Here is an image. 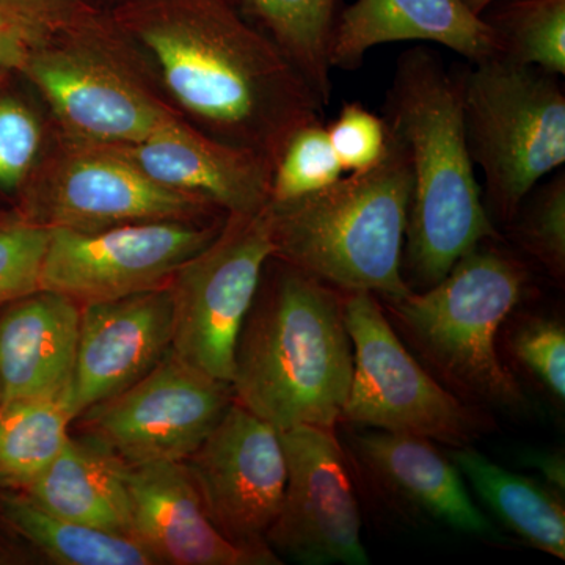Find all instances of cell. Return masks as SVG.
<instances>
[{
    "label": "cell",
    "instance_id": "cell-1",
    "mask_svg": "<svg viewBox=\"0 0 565 565\" xmlns=\"http://www.w3.org/2000/svg\"><path fill=\"white\" fill-rule=\"evenodd\" d=\"M114 18L151 52L185 110L273 169L297 129L323 120L302 74L237 0H125Z\"/></svg>",
    "mask_w": 565,
    "mask_h": 565
},
{
    "label": "cell",
    "instance_id": "cell-2",
    "mask_svg": "<svg viewBox=\"0 0 565 565\" xmlns=\"http://www.w3.org/2000/svg\"><path fill=\"white\" fill-rule=\"evenodd\" d=\"M384 118L411 167L403 275L412 291L444 280L457 259L500 234L482 202L465 140L457 71L429 47L405 51L386 92Z\"/></svg>",
    "mask_w": 565,
    "mask_h": 565
},
{
    "label": "cell",
    "instance_id": "cell-3",
    "mask_svg": "<svg viewBox=\"0 0 565 565\" xmlns=\"http://www.w3.org/2000/svg\"><path fill=\"white\" fill-rule=\"evenodd\" d=\"M344 297L273 256L237 337L234 401L278 430L334 429L353 374Z\"/></svg>",
    "mask_w": 565,
    "mask_h": 565
},
{
    "label": "cell",
    "instance_id": "cell-4",
    "mask_svg": "<svg viewBox=\"0 0 565 565\" xmlns=\"http://www.w3.org/2000/svg\"><path fill=\"white\" fill-rule=\"evenodd\" d=\"M411 192L407 154L390 132L374 169L292 202H269L274 258L343 292L404 299L412 292L403 275Z\"/></svg>",
    "mask_w": 565,
    "mask_h": 565
},
{
    "label": "cell",
    "instance_id": "cell-5",
    "mask_svg": "<svg viewBox=\"0 0 565 565\" xmlns=\"http://www.w3.org/2000/svg\"><path fill=\"white\" fill-rule=\"evenodd\" d=\"M500 239V237H498ZM486 239L457 259L444 280L385 302L392 326L452 393L481 407L523 414L522 385L498 353L504 322L530 281L525 264Z\"/></svg>",
    "mask_w": 565,
    "mask_h": 565
},
{
    "label": "cell",
    "instance_id": "cell-6",
    "mask_svg": "<svg viewBox=\"0 0 565 565\" xmlns=\"http://www.w3.org/2000/svg\"><path fill=\"white\" fill-rule=\"evenodd\" d=\"M457 77L487 215L508 225L537 182L565 163L564 87L555 74L501 57L468 63Z\"/></svg>",
    "mask_w": 565,
    "mask_h": 565
},
{
    "label": "cell",
    "instance_id": "cell-7",
    "mask_svg": "<svg viewBox=\"0 0 565 565\" xmlns=\"http://www.w3.org/2000/svg\"><path fill=\"white\" fill-rule=\"evenodd\" d=\"M353 348L351 390L341 422L429 438L449 448L471 446L490 419L441 385L408 351L371 292H345Z\"/></svg>",
    "mask_w": 565,
    "mask_h": 565
},
{
    "label": "cell",
    "instance_id": "cell-8",
    "mask_svg": "<svg viewBox=\"0 0 565 565\" xmlns=\"http://www.w3.org/2000/svg\"><path fill=\"white\" fill-rule=\"evenodd\" d=\"M273 256L267 204L226 214L214 241L174 273L172 349L182 360L232 384L237 337Z\"/></svg>",
    "mask_w": 565,
    "mask_h": 565
},
{
    "label": "cell",
    "instance_id": "cell-9",
    "mask_svg": "<svg viewBox=\"0 0 565 565\" xmlns=\"http://www.w3.org/2000/svg\"><path fill=\"white\" fill-rule=\"evenodd\" d=\"M234 403L230 382L212 377L173 349L139 382L77 416L81 434L122 462H182Z\"/></svg>",
    "mask_w": 565,
    "mask_h": 565
},
{
    "label": "cell",
    "instance_id": "cell-10",
    "mask_svg": "<svg viewBox=\"0 0 565 565\" xmlns=\"http://www.w3.org/2000/svg\"><path fill=\"white\" fill-rule=\"evenodd\" d=\"M223 222H141L92 233L52 228L40 289L87 305L162 288L214 241Z\"/></svg>",
    "mask_w": 565,
    "mask_h": 565
},
{
    "label": "cell",
    "instance_id": "cell-11",
    "mask_svg": "<svg viewBox=\"0 0 565 565\" xmlns=\"http://www.w3.org/2000/svg\"><path fill=\"white\" fill-rule=\"evenodd\" d=\"M214 210L221 207L206 196L159 184L107 147L70 139L65 154L29 193L22 217L92 233L129 223L199 222Z\"/></svg>",
    "mask_w": 565,
    "mask_h": 565
},
{
    "label": "cell",
    "instance_id": "cell-12",
    "mask_svg": "<svg viewBox=\"0 0 565 565\" xmlns=\"http://www.w3.org/2000/svg\"><path fill=\"white\" fill-rule=\"evenodd\" d=\"M286 487L266 542L300 564H370L362 515L345 455L334 429L280 430Z\"/></svg>",
    "mask_w": 565,
    "mask_h": 565
},
{
    "label": "cell",
    "instance_id": "cell-13",
    "mask_svg": "<svg viewBox=\"0 0 565 565\" xmlns=\"http://www.w3.org/2000/svg\"><path fill=\"white\" fill-rule=\"evenodd\" d=\"M182 462L223 537L252 552H274L266 537L286 487L280 430L234 401Z\"/></svg>",
    "mask_w": 565,
    "mask_h": 565
},
{
    "label": "cell",
    "instance_id": "cell-14",
    "mask_svg": "<svg viewBox=\"0 0 565 565\" xmlns=\"http://www.w3.org/2000/svg\"><path fill=\"white\" fill-rule=\"evenodd\" d=\"M51 36V35H50ZM32 52L21 73L43 93L71 140L131 145L177 121V115L145 92L120 66L79 41Z\"/></svg>",
    "mask_w": 565,
    "mask_h": 565
},
{
    "label": "cell",
    "instance_id": "cell-15",
    "mask_svg": "<svg viewBox=\"0 0 565 565\" xmlns=\"http://www.w3.org/2000/svg\"><path fill=\"white\" fill-rule=\"evenodd\" d=\"M173 344L169 285L81 305L76 360L68 386L74 416L139 382Z\"/></svg>",
    "mask_w": 565,
    "mask_h": 565
},
{
    "label": "cell",
    "instance_id": "cell-16",
    "mask_svg": "<svg viewBox=\"0 0 565 565\" xmlns=\"http://www.w3.org/2000/svg\"><path fill=\"white\" fill-rule=\"evenodd\" d=\"M131 537L158 565H277L232 544L211 522L184 462L128 465Z\"/></svg>",
    "mask_w": 565,
    "mask_h": 565
},
{
    "label": "cell",
    "instance_id": "cell-17",
    "mask_svg": "<svg viewBox=\"0 0 565 565\" xmlns=\"http://www.w3.org/2000/svg\"><path fill=\"white\" fill-rule=\"evenodd\" d=\"M107 148L152 181L206 196L226 214H252L269 204L273 167L266 159L180 120L137 143Z\"/></svg>",
    "mask_w": 565,
    "mask_h": 565
},
{
    "label": "cell",
    "instance_id": "cell-18",
    "mask_svg": "<svg viewBox=\"0 0 565 565\" xmlns=\"http://www.w3.org/2000/svg\"><path fill=\"white\" fill-rule=\"evenodd\" d=\"M401 41L440 44L468 63L500 55L492 28L463 0H355L338 18L330 65L359 70L367 51Z\"/></svg>",
    "mask_w": 565,
    "mask_h": 565
},
{
    "label": "cell",
    "instance_id": "cell-19",
    "mask_svg": "<svg viewBox=\"0 0 565 565\" xmlns=\"http://www.w3.org/2000/svg\"><path fill=\"white\" fill-rule=\"evenodd\" d=\"M351 448L374 481L403 503L459 533L503 541L471 500L456 465L429 438L374 429L353 435Z\"/></svg>",
    "mask_w": 565,
    "mask_h": 565
},
{
    "label": "cell",
    "instance_id": "cell-20",
    "mask_svg": "<svg viewBox=\"0 0 565 565\" xmlns=\"http://www.w3.org/2000/svg\"><path fill=\"white\" fill-rule=\"evenodd\" d=\"M81 305L46 289L0 313L2 403L65 393L73 375Z\"/></svg>",
    "mask_w": 565,
    "mask_h": 565
},
{
    "label": "cell",
    "instance_id": "cell-21",
    "mask_svg": "<svg viewBox=\"0 0 565 565\" xmlns=\"http://www.w3.org/2000/svg\"><path fill=\"white\" fill-rule=\"evenodd\" d=\"M126 475L128 463L107 446L88 435H70L54 462L18 492L62 519L131 535Z\"/></svg>",
    "mask_w": 565,
    "mask_h": 565
},
{
    "label": "cell",
    "instance_id": "cell-22",
    "mask_svg": "<svg viewBox=\"0 0 565 565\" xmlns=\"http://www.w3.org/2000/svg\"><path fill=\"white\" fill-rule=\"evenodd\" d=\"M449 459L508 530L539 552L565 559L563 493L530 476L505 470L471 446L452 448Z\"/></svg>",
    "mask_w": 565,
    "mask_h": 565
},
{
    "label": "cell",
    "instance_id": "cell-23",
    "mask_svg": "<svg viewBox=\"0 0 565 565\" xmlns=\"http://www.w3.org/2000/svg\"><path fill=\"white\" fill-rule=\"evenodd\" d=\"M3 520L58 565H158L131 535L71 522L44 511L22 492L0 497Z\"/></svg>",
    "mask_w": 565,
    "mask_h": 565
},
{
    "label": "cell",
    "instance_id": "cell-24",
    "mask_svg": "<svg viewBox=\"0 0 565 565\" xmlns=\"http://www.w3.org/2000/svg\"><path fill=\"white\" fill-rule=\"evenodd\" d=\"M305 77L323 107L332 98L330 51L341 0H237Z\"/></svg>",
    "mask_w": 565,
    "mask_h": 565
},
{
    "label": "cell",
    "instance_id": "cell-25",
    "mask_svg": "<svg viewBox=\"0 0 565 565\" xmlns=\"http://www.w3.org/2000/svg\"><path fill=\"white\" fill-rule=\"evenodd\" d=\"M76 422L65 393L0 403V486L24 490L61 455Z\"/></svg>",
    "mask_w": 565,
    "mask_h": 565
},
{
    "label": "cell",
    "instance_id": "cell-26",
    "mask_svg": "<svg viewBox=\"0 0 565 565\" xmlns=\"http://www.w3.org/2000/svg\"><path fill=\"white\" fill-rule=\"evenodd\" d=\"M498 57L565 76V0H500L482 13Z\"/></svg>",
    "mask_w": 565,
    "mask_h": 565
},
{
    "label": "cell",
    "instance_id": "cell-27",
    "mask_svg": "<svg viewBox=\"0 0 565 565\" xmlns=\"http://www.w3.org/2000/svg\"><path fill=\"white\" fill-rule=\"evenodd\" d=\"M327 126L311 121L289 137L270 174V203H286L322 191L343 177Z\"/></svg>",
    "mask_w": 565,
    "mask_h": 565
},
{
    "label": "cell",
    "instance_id": "cell-28",
    "mask_svg": "<svg viewBox=\"0 0 565 565\" xmlns=\"http://www.w3.org/2000/svg\"><path fill=\"white\" fill-rule=\"evenodd\" d=\"M512 236L550 277H565V174L533 189L516 211Z\"/></svg>",
    "mask_w": 565,
    "mask_h": 565
},
{
    "label": "cell",
    "instance_id": "cell-29",
    "mask_svg": "<svg viewBox=\"0 0 565 565\" xmlns=\"http://www.w3.org/2000/svg\"><path fill=\"white\" fill-rule=\"evenodd\" d=\"M51 228L25 217L0 222V307L39 291Z\"/></svg>",
    "mask_w": 565,
    "mask_h": 565
},
{
    "label": "cell",
    "instance_id": "cell-30",
    "mask_svg": "<svg viewBox=\"0 0 565 565\" xmlns=\"http://www.w3.org/2000/svg\"><path fill=\"white\" fill-rule=\"evenodd\" d=\"M508 349L520 366L533 375L546 393L564 404L565 401V329L557 319L530 316L516 323Z\"/></svg>",
    "mask_w": 565,
    "mask_h": 565
},
{
    "label": "cell",
    "instance_id": "cell-31",
    "mask_svg": "<svg viewBox=\"0 0 565 565\" xmlns=\"http://www.w3.org/2000/svg\"><path fill=\"white\" fill-rule=\"evenodd\" d=\"M327 134L344 173L367 172L388 152V126L362 103H344Z\"/></svg>",
    "mask_w": 565,
    "mask_h": 565
},
{
    "label": "cell",
    "instance_id": "cell-32",
    "mask_svg": "<svg viewBox=\"0 0 565 565\" xmlns=\"http://www.w3.org/2000/svg\"><path fill=\"white\" fill-rule=\"evenodd\" d=\"M43 129L31 107L13 96L0 98V191H18L39 159Z\"/></svg>",
    "mask_w": 565,
    "mask_h": 565
},
{
    "label": "cell",
    "instance_id": "cell-33",
    "mask_svg": "<svg viewBox=\"0 0 565 565\" xmlns=\"http://www.w3.org/2000/svg\"><path fill=\"white\" fill-rule=\"evenodd\" d=\"M62 20H32L0 9V77L10 71H22L29 57Z\"/></svg>",
    "mask_w": 565,
    "mask_h": 565
},
{
    "label": "cell",
    "instance_id": "cell-34",
    "mask_svg": "<svg viewBox=\"0 0 565 565\" xmlns=\"http://www.w3.org/2000/svg\"><path fill=\"white\" fill-rule=\"evenodd\" d=\"M73 0H0V9L39 21H57L74 6Z\"/></svg>",
    "mask_w": 565,
    "mask_h": 565
},
{
    "label": "cell",
    "instance_id": "cell-35",
    "mask_svg": "<svg viewBox=\"0 0 565 565\" xmlns=\"http://www.w3.org/2000/svg\"><path fill=\"white\" fill-rule=\"evenodd\" d=\"M525 462L541 471L546 486L556 492H565V457L563 451H531L525 456Z\"/></svg>",
    "mask_w": 565,
    "mask_h": 565
},
{
    "label": "cell",
    "instance_id": "cell-36",
    "mask_svg": "<svg viewBox=\"0 0 565 565\" xmlns=\"http://www.w3.org/2000/svg\"><path fill=\"white\" fill-rule=\"evenodd\" d=\"M463 2L467 3L468 9L473 11V13L482 17V13H484L489 7H492L493 3L500 2V0H463Z\"/></svg>",
    "mask_w": 565,
    "mask_h": 565
},
{
    "label": "cell",
    "instance_id": "cell-37",
    "mask_svg": "<svg viewBox=\"0 0 565 565\" xmlns=\"http://www.w3.org/2000/svg\"><path fill=\"white\" fill-rule=\"evenodd\" d=\"M0 403H2V393H0Z\"/></svg>",
    "mask_w": 565,
    "mask_h": 565
},
{
    "label": "cell",
    "instance_id": "cell-38",
    "mask_svg": "<svg viewBox=\"0 0 565 565\" xmlns=\"http://www.w3.org/2000/svg\"><path fill=\"white\" fill-rule=\"evenodd\" d=\"M0 79H2V77H0Z\"/></svg>",
    "mask_w": 565,
    "mask_h": 565
}]
</instances>
